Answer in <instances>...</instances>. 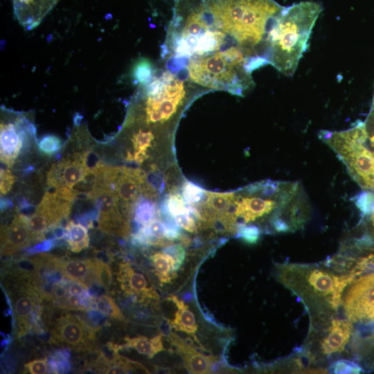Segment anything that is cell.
Listing matches in <instances>:
<instances>
[{"label":"cell","mask_w":374,"mask_h":374,"mask_svg":"<svg viewBox=\"0 0 374 374\" xmlns=\"http://www.w3.org/2000/svg\"><path fill=\"white\" fill-rule=\"evenodd\" d=\"M243 193L234 200L235 217L241 220L238 225L267 217L270 231L290 233L309 220L310 202L299 181L267 179L248 185Z\"/></svg>","instance_id":"cell-1"},{"label":"cell","mask_w":374,"mask_h":374,"mask_svg":"<svg viewBox=\"0 0 374 374\" xmlns=\"http://www.w3.org/2000/svg\"><path fill=\"white\" fill-rule=\"evenodd\" d=\"M278 280L296 295L310 317V328L324 324L337 311L353 273L335 274L325 266L285 263L276 266Z\"/></svg>","instance_id":"cell-2"},{"label":"cell","mask_w":374,"mask_h":374,"mask_svg":"<svg viewBox=\"0 0 374 374\" xmlns=\"http://www.w3.org/2000/svg\"><path fill=\"white\" fill-rule=\"evenodd\" d=\"M323 10L321 3L308 1L283 7L269 29L263 57L283 75L291 77L309 46L316 21Z\"/></svg>","instance_id":"cell-3"},{"label":"cell","mask_w":374,"mask_h":374,"mask_svg":"<svg viewBox=\"0 0 374 374\" xmlns=\"http://www.w3.org/2000/svg\"><path fill=\"white\" fill-rule=\"evenodd\" d=\"M203 1L213 24L217 29L225 33L238 46L264 58L267 32L284 6L274 0Z\"/></svg>","instance_id":"cell-4"},{"label":"cell","mask_w":374,"mask_h":374,"mask_svg":"<svg viewBox=\"0 0 374 374\" xmlns=\"http://www.w3.org/2000/svg\"><path fill=\"white\" fill-rule=\"evenodd\" d=\"M267 63L265 59L234 45L188 59L183 71L188 80L197 86L243 96L254 86L252 72Z\"/></svg>","instance_id":"cell-5"},{"label":"cell","mask_w":374,"mask_h":374,"mask_svg":"<svg viewBox=\"0 0 374 374\" xmlns=\"http://www.w3.org/2000/svg\"><path fill=\"white\" fill-rule=\"evenodd\" d=\"M318 136L362 189L374 190V150L368 144L364 122L358 120L342 131L321 130Z\"/></svg>","instance_id":"cell-6"},{"label":"cell","mask_w":374,"mask_h":374,"mask_svg":"<svg viewBox=\"0 0 374 374\" xmlns=\"http://www.w3.org/2000/svg\"><path fill=\"white\" fill-rule=\"evenodd\" d=\"M348 320L363 324L374 323V273L356 278L341 299Z\"/></svg>","instance_id":"cell-7"},{"label":"cell","mask_w":374,"mask_h":374,"mask_svg":"<svg viewBox=\"0 0 374 374\" xmlns=\"http://www.w3.org/2000/svg\"><path fill=\"white\" fill-rule=\"evenodd\" d=\"M93 328L79 316L64 314L53 323V341L74 350L87 349L94 339Z\"/></svg>","instance_id":"cell-8"},{"label":"cell","mask_w":374,"mask_h":374,"mask_svg":"<svg viewBox=\"0 0 374 374\" xmlns=\"http://www.w3.org/2000/svg\"><path fill=\"white\" fill-rule=\"evenodd\" d=\"M19 289L15 291L13 296L14 314L19 328V334L25 333L36 324L41 313L42 297L30 283L22 280Z\"/></svg>","instance_id":"cell-9"},{"label":"cell","mask_w":374,"mask_h":374,"mask_svg":"<svg viewBox=\"0 0 374 374\" xmlns=\"http://www.w3.org/2000/svg\"><path fill=\"white\" fill-rule=\"evenodd\" d=\"M28 217L17 213L8 226L1 229V254L12 255L36 243L28 226Z\"/></svg>","instance_id":"cell-10"},{"label":"cell","mask_w":374,"mask_h":374,"mask_svg":"<svg viewBox=\"0 0 374 374\" xmlns=\"http://www.w3.org/2000/svg\"><path fill=\"white\" fill-rule=\"evenodd\" d=\"M51 267L60 271L64 278L80 282L89 287L98 283L99 259L64 260L52 256Z\"/></svg>","instance_id":"cell-11"},{"label":"cell","mask_w":374,"mask_h":374,"mask_svg":"<svg viewBox=\"0 0 374 374\" xmlns=\"http://www.w3.org/2000/svg\"><path fill=\"white\" fill-rule=\"evenodd\" d=\"M353 330V322L348 319L331 318L320 341L321 354L328 357L342 352L349 341Z\"/></svg>","instance_id":"cell-12"},{"label":"cell","mask_w":374,"mask_h":374,"mask_svg":"<svg viewBox=\"0 0 374 374\" xmlns=\"http://www.w3.org/2000/svg\"><path fill=\"white\" fill-rule=\"evenodd\" d=\"M118 280L124 292L135 297L139 301L159 299L154 290L148 286L145 276L136 271L127 262L119 264Z\"/></svg>","instance_id":"cell-13"},{"label":"cell","mask_w":374,"mask_h":374,"mask_svg":"<svg viewBox=\"0 0 374 374\" xmlns=\"http://www.w3.org/2000/svg\"><path fill=\"white\" fill-rule=\"evenodd\" d=\"M168 339L190 373H208L211 371L213 366L217 361L215 357L199 353L191 344L173 332L169 334Z\"/></svg>","instance_id":"cell-14"},{"label":"cell","mask_w":374,"mask_h":374,"mask_svg":"<svg viewBox=\"0 0 374 374\" xmlns=\"http://www.w3.org/2000/svg\"><path fill=\"white\" fill-rule=\"evenodd\" d=\"M145 181V175L142 170L121 167L115 182V192L123 208H125L123 211H129L131 204L136 201Z\"/></svg>","instance_id":"cell-15"},{"label":"cell","mask_w":374,"mask_h":374,"mask_svg":"<svg viewBox=\"0 0 374 374\" xmlns=\"http://www.w3.org/2000/svg\"><path fill=\"white\" fill-rule=\"evenodd\" d=\"M73 201L60 195L53 188H48L36 211L43 214L51 226L62 222L70 213Z\"/></svg>","instance_id":"cell-16"},{"label":"cell","mask_w":374,"mask_h":374,"mask_svg":"<svg viewBox=\"0 0 374 374\" xmlns=\"http://www.w3.org/2000/svg\"><path fill=\"white\" fill-rule=\"evenodd\" d=\"M168 299L177 307L175 318L168 321L170 326L177 331L192 335L198 341L195 336L197 330L195 317L188 306L176 296H170Z\"/></svg>","instance_id":"cell-17"},{"label":"cell","mask_w":374,"mask_h":374,"mask_svg":"<svg viewBox=\"0 0 374 374\" xmlns=\"http://www.w3.org/2000/svg\"><path fill=\"white\" fill-rule=\"evenodd\" d=\"M99 229L105 233L125 236L129 233V223L121 214L120 210L99 213L98 220Z\"/></svg>","instance_id":"cell-18"},{"label":"cell","mask_w":374,"mask_h":374,"mask_svg":"<svg viewBox=\"0 0 374 374\" xmlns=\"http://www.w3.org/2000/svg\"><path fill=\"white\" fill-rule=\"evenodd\" d=\"M125 343L121 345V348H130L136 350L139 353L152 358L155 355L164 350L162 343V334L149 339L144 336H138L132 338L125 337Z\"/></svg>","instance_id":"cell-19"},{"label":"cell","mask_w":374,"mask_h":374,"mask_svg":"<svg viewBox=\"0 0 374 374\" xmlns=\"http://www.w3.org/2000/svg\"><path fill=\"white\" fill-rule=\"evenodd\" d=\"M68 248L71 251L78 253L88 248L89 236L87 229L83 224L69 220L65 225V235Z\"/></svg>","instance_id":"cell-20"},{"label":"cell","mask_w":374,"mask_h":374,"mask_svg":"<svg viewBox=\"0 0 374 374\" xmlns=\"http://www.w3.org/2000/svg\"><path fill=\"white\" fill-rule=\"evenodd\" d=\"M154 271L161 283H169L177 276L175 259L169 254L157 252L150 257Z\"/></svg>","instance_id":"cell-21"},{"label":"cell","mask_w":374,"mask_h":374,"mask_svg":"<svg viewBox=\"0 0 374 374\" xmlns=\"http://www.w3.org/2000/svg\"><path fill=\"white\" fill-rule=\"evenodd\" d=\"M207 199L206 201V208L208 214H206L203 220H206L208 215H212L210 220L213 219V216L217 215L219 222L222 219L228 211L230 209L235 200L233 193H212L206 191Z\"/></svg>","instance_id":"cell-22"},{"label":"cell","mask_w":374,"mask_h":374,"mask_svg":"<svg viewBox=\"0 0 374 374\" xmlns=\"http://www.w3.org/2000/svg\"><path fill=\"white\" fill-rule=\"evenodd\" d=\"M91 309L101 312L105 316L112 319L123 320L124 317L114 300L106 294L100 296H92L91 299Z\"/></svg>","instance_id":"cell-23"},{"label":"cell","mask_w":374,"mask_h":374,"mask_svg":"<svg viewBox=\"0 0 374 374\" xmlns=\"http://www.w3.org/2000/svg\"><path fill=\"white\" fill-rule=\"evenodd\" d=\"M157 213L155 204L145 198L136 202L134 220L138 227L146 226L156 218Z\"/></svg>","instance_id":"cell-24"},{"label":"cell","mask_w":374,"mask_h":374,"mask_svg":"<svg viewBox=\"0 0 374 374\" xmlns=\"http://www.w3.org/2000/svg\"><path fill=\"white\" fill-rule=\"evenodd\" d=\"M352 200L363 216L374 215V190L363 189Z\"/></svg>","instance_id":"cell-25"},{"label":"cell","mask_w":374,"mask_h":374,"mask_svg":"<svg viewBox=\"0 0 374 374\" xmlns=\"http://www.w3.org/2000/svg\"><path fill=\"white\" fill-rule=\"evenodd\" d=\"M154 139L152 130H139L132 138L134 152L147 154V149L152 145Z\"/></svg>","instance_id":"cell-26"},{"label":"cell","mask_w":374,"mask_h":374,"mask_svg":"<svg viewBox=\"0 0 374 374\" xmlns=\"http://www.w3.org/2000/svg\"><path fill=\"white\" fill-rule=\"evenodd\" d=\"M37 145L42 153L46 155H53L61 148L62 141L56 135L46 134L39 139Z\"/></svg>","instance_id":"cell-27"},{"label":"cell","mask_w":374,"mask_h":374,"mask_svg":"<svg viewBox=\"0 0 374 374\" xmlns=\"http://www.w3.org/2000/svg\"><path fill=\"white\" fill-rule=\"evenodd\" d=\"M206 190L200 186L187 181L182 187V194L186 203L190 204L199 202L206 194Z\"/></svg>","instance_id":"cell-28"},{"label":"cell","mask_w":374,"mask_h":374,"mask_svg":"<svg viewBox=\"0 0 374 374\" xmlns=\"http://www.w3.org/2000/svg\"><path fill=\"white\" fill-rule=\"evenodd\" d=\"M236 237L241 238L244 242L247 244L256 243L260 236V229L253 224L249 225H238L237 227Z\"/></svg>","instance_id":"cell-29"},{"label":"cell","mask_w":374,"mask_h":374,"mask_svg":"<svg viewBox=\"0 0 374 374\" xmlns=\"http://www.w3.org/2000/svg\"><path fill=\"white\" fill-rule=\"evenodd\" d=\"M330 371L332 373H359L362 368L354 362L346 359L337 360L330 366Z\"/></svg>","instance_id":"cell-30"},{"label":"cell","mask_w":374,"mask_h":374,"mask_svg":"<svg viewBox=\"0 0 374 374\" xmlns=\"http://www.w3.org/2000/svg\"><path fill=\"white\" fill-rule=\"evenodd\" d=\"M165 253L170 255L175 260L177 269L179 270L186 259V250L180 244H170L164 248Z\"/></svg>","instance_id":"cell-31"},{"label":"cell","mask_w":374,"mask_h":374,"mask_svg":"<svg viewBox=\"0 0 374 374\" xmlns=\"http://www.w3.org/2000/svg\"><path fill=\"white\" fill-rule=\"evenodd\" d=\"M15 182V177L8 169L1 168L0 171V192L1 195H6L12 188Z\"/></svg>","instance_id":"cell-32"},{"label":"cell","mask_w":374,"mask_h":374,"mask_svg":"<svg viewBox=\"0 0 374 374\" xmlns=\"http://www.w3.org/2000/svg\"><path fill=\"white\" fill-rule=\"evenodd\" d=\"M46 358L30 361L24 364L26 371L32 374H44L48 373V366Z\"/></svg>","instance_id":"cell-33"},{"label":"cell","mask_w":374,"mask_h":374,"mask_svg":"<svg viewBox=\"0 0 374 374\" xmlns=\"http://www.w3.org/2000/svg\"><path fill=\"white\" fill-rule=\"evenodd\" d=\"M55 240L46 239L39 242V243L35 244L32 247L28 249L26 251L28 253H36L50 250L55 246Z\"/></svg>","instance_id":"cell-34"},{"label":"cell","mask_w":374,"mask_h":374,"mask_svg":"<svg viewBox=\"0 0 374 374\" xmlns=\"http://www.w3.org/2000/svg\"><path fill=\"white\" fill-rule=\"evenodd\" d=\"M13 207L12 202L8 198L1 197V210L5 211Z\"/></svg>","instance_id":"cell-35"}]
</instances>
